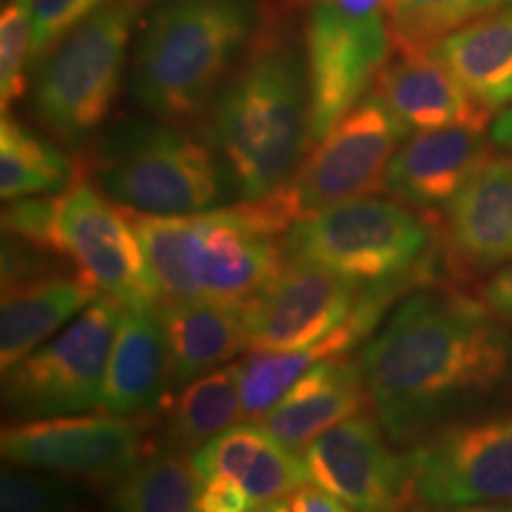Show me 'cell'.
Returning a JSON list of instances; mask_svg holds the SVG:
<instances>
[{"label": "cell", "instance_id": "277c9868", "mask_svg": "<svg viewBox=\"0 0 512 512\" xmlns=\"http://www.w3.org/2000/svg\"><path fill=\"white\" fill-rule=\"evenodd\" d=\"M259 22V0H155L133 55V100L174 124L204 117Z\"/></svg>", "mask_w": 512, "mask_h": 512}, {"label": "cell", "instance_id": "4316f807", "mask_svg": "<svg viewBox=\"0 0 512 512\" xmlns=\"http://www.w3.org/2000/svg\"><path fill=\"white\" fill-rule=\"evenodd\" d=\"M74 183V164L22 121L3 114L0 121V195L5 202L57 195Z\"/></svg>", "mask_w": 512, "mask_h": 512}, {"label": "cell", "instance_id": "8fae6325", "mask_svg": "<svg viewBox=\"0 0 512 512\" xmlns=\"http://www.w3.org/2000/svg\"><path fill=\"white\" fill-rule=\"evenodd\" d=\"M55 254L67 256L83 283L126 309H159L164 302L128 214L83 178L57 192Z\"/></svg>", "mask_w": 512, "mask_h": 512}, {"label": "cell", "instance_id": "f35d334b", "mask_svg": "<svg viewBox=\"0 0 512 512\" xmlns=\"http://www.w3.org/2000/svg\"><path fill=\"white\" fill-rule=\"evenodd\" d=\"M249 512H292V505L287 498H271V501L256 503Z\"/></svg>", "mask_w": 512, "mask_h": 512}, {"label": "cell", "instance_id": "e0dca14e", "mask_svg": "<svg viewBox=\"0 0 512 512\" xmlns=\"http://www.w3.org/2000/svg\"><path fill=\"white\" fill-rule=\"evenodd\" d=\"M373 93L408 133L451 126L486 128L491 107L477 100L444 62L425 53H401L377 74Z\"/></svg>", "mask_w": 512, "mask_h": 512}, {"label": "cell", "instance_id": "74e56055", "mask_svg": "<svg viewBox=\"0 0 512 512\" xmlns=\"http://www.w3.org/2000/svg\"><path fill=\"white\" fill-rule=\"evenodd\" d=\"M437 512H512V505L505 503H482V505H463V508H446Z\"/></svg>", "mask_w": 512, "mask_h": 512}, {"label": "cell", "instance_id": "cb8c5ba5", "mask_svg": "<svg viewBox=\"0 0 512 512\" xmlns=\"http://www.w3.org/2000/svg\"><path fill=\"white\" fill-rule=\"evenodd\" d=\"M432 53L486 107L512 102V8L472 19Z\"/></svg>", "mask_w": 512, "mask_h": 512}, {"label": "cell", "instance_id": "ffe728a7", "mask_svg": "<svg viewBox=\"0 0 512 512\" xmlns=\"http://www.w3.org/2000/svg\"><path fill=\"white\" fill-rule=\"evenodd\" d=\"M368 401L361 363L347 356L325 358L287 389L261 418V425L290 448H304Z\"/></svg>", "mask_w": 512, "mask_h": 512}, {"label": "cell", "instance_id": "4dcf8cb0", "mask_svg": "<svg viewBox=\"0 0 512 512\" xmlns=\"http://www.w3.org/2000/svg\"><path fill=\"white\" fill-rule=\"evenodd\" d=\"M107 0H36L31 62L50 53L74 27L100 10Z\"/></svg>", "mask_w": 512, "mask_h": 512}, {"label": "cell", "instance_id": "d590c367", "mask_svg": "<svg viewBox=\"0 0 512 512\" xmlns=\"http://www.w3.org/2000/svg\"><path fill=\"white\" fill-rule=\"evenodd\" d=\"M292 512H354L342 498L318 484H304L290 496Z\"/></svg>", "mask_w": 512, "mask_h": 512}, {"label": "cell", "instance_id": "836d02e7", "mask_svg": "<svg viewBox=\"0 0 512 512\" xmlns=\"http://www.w3.org/2000/svg\"><path fill=\"white\" fill-rule=\"evenodd\" d=\"M252 496L233 479H204L200 491V512H249Z\"/></svg>", "mask_w": 512, "mask_h": 512}, {"label": "cell", "instance_id": "8d00e7d4", "mask_svg": "<svg viewBox=\"0 0 512 512\" xmlns=\"http://www.w3.org/2000/svg\"><path fill=\"white\" fill-rule=\"evenodd\" d=\"M491 143L512 157V105L505 107L491 126Z\"/></svg>", "mask_w": 512, "mask_h": 512}, {"label": "cell", "instance_id": "603a6c76", "mask_svg": "<svg viewBox=\"0 0 512 512\" xmlns=\"http://www.w3.org/2000/svg\"><path fill=\"white\" fill-rule=\"evenodd\" d=\"M100 292L76 275L55 273L38 283L3 292L0 304V366L15 368L91 306Z\"/></svg>", "mask_w": 512, "mask_h": 512}, {"label": "cell", "instance_id": "ab89813d", "mask_svg": "<svg viewBox=\"0 0 512 512\" xmlns=\"http://www.w3.org/2000/svg\"><path fill=\"white\" fill-rule=\"evenodd\" d=\"M503 5H512V0H503Z\"/></svg>", "mask_w": 512, "mask_h": 512}, {"label": "cell", "instance_id": "e575fe53", "mask_svg": "<svg viewBox=\"0 0 512 512\" xmlns=\"http://www.w3.org/2000/svg\"><path fill=\"white\" fill-rule=\"evenodd\" d=\"M482 302L503 323L512 325V264H505L501 271L491 275L482 287Z\"/></svg>", "mask_w": 512, "mask_h": 512}, {"label": "cell", "instance_id": "83f0119b", "mask_svg": "<svg viewBox=\"0 0 512 512\" xmlns=\"http://www.w3.org/2000/svg\"><path fill=\"white\" fill-rule=\"evenodd\" d=\"M503 8V0H394L389 10L394 48L425 53L472 19Z\"/></svg>", "mask_w": 512, "mask_h": 512}, {"label": "cell", "instance_id": "8992f818", "mask_svg": "<svg viewBox=\"0 0 512 512\" xmlns=\"http://www.w3.org/2000/svg\"><path fill=\"white\" fill-rule=\"evenodd\" d=\"M437 228L399 200L361 197L313 211L283 235L285 259L309 261L361 287H425L434 268Z\"/></svg>", "mask_w": 512, "mask_h": 512}, {"label": "cell", "instance_id": "2e32d148", "mask_svg": "<svg viewBox=\"0 0 512 512\" xmlns=\"http://www.w3.org/2000/svg\"><path fill=\"white\" fill-rule=\"evenodd\" d=\"M489 157L486 128L451 126L413 133L392 157L384 192L418 211L448 209Z\"/></svg>", "mask_w": 512, "mask_h": 512}, {"label": "cell", "instance_id": "f546056e", "mask_svg": "<svg viewBox=\"0 0 512 512\" xmlns=\"http://www.w3.org/2000/svg\"><path fill=\"white\" fill-rule=\"evenodd\" d=\"M69 477L12 465L0 475V512H69L74 486Z\"/></svg>", "mask_w": 512, "mask_h": 512}, {"label": "cell", "instance_id": "5b68a950", "mask_svg": "<svg viewBox=\"0 0 512 512\" xmlns=\"http://www.w3.org/2000/svg\"><path fill=\"white\" fill-rule=\"evenodd\" d=\"M91 174L107 200L147 216L200 214L238 195L214 147L157 117L121 121L102 136Z\"/></svg>", "mask_w": 512, "mask_h": 512}, {"label": "cell", "instance_id": "ba28073f", "mask_svg": "<svg viewBox=\"0 0 512 512\" xmlns=\"http://www.w3.org/2000/svg\"><path fill=\"white\" fill-rule=\"evenodd\" d=\"M394 0H311L304 24L309 150L366 98L394 48Z\"/></svg>", "mask_w": 512, "mask_h": 512}, {"label": "cell", "instance_id": "30bf717a", "mask_svg": "<svg viewBox=\"0 0 512 512\" xmlns=\"http://www.w3.org/2000/svg\"><path fill=\"white\" fill-rule=\"evenodd\" d=\"M408 131L370 93L311 147L273 202L294 223L313 211L384 190V178Z\"/></svg>", "mask_w": 512, "mask_h": 512}, {"label": "cell", "instance_id": "3957f363", "mask_svg": "<svg viewBox=\"0 0 512 512\" xmlns=\"http://www.w3.org/2000/svg\"><path fill=\"white\" fill-rule=\"evenodd\" d=\"M164 299L245 306L283 266L292 226L273 197L188 216L128 211Z\"/></svg>", "mask_w": 512, "mask_h": 512}, {"label": "cell", "instance_id": "7c38bea8", "mask_svg": "<svg viewBox=\"0 0 512 512\" xmlns=\"http://www.w3.org/2000/svg\"><path fill=\"white\" fill-rule=\"evenodd\" d=\"M413 498L427 510L512 501V413L456 420L408 451Z\"/></svg>", "mask_w": 512, "mask_h": 512}, {"label": "cell", "instance_id": "1f68e13d", "mask_svg": "<svg viewBox=\"0 0 512 512\" xmlns=\"http://www.w3.org/2000/svg\"><path fill=\"white\" fill-rule=\"evenodd\" d=\"M57 195L22 197L3 209V233L55 254Z\"/></svg>", "mask_w": 512, "mask_h": 512}, {"label": "cell", "instance_id": "7a4b0ae2", "mask_svg": "<svg viewBox=\"0 0 512 512\" xmlns=\"http://www.w3.org/2000/svg\"><path fill=\"white\" fill-rule=\"evenodd\" d=\"M204 136L245 202L283 188L309 152V81L299 50L275 36L249 46L204 112Z\"/></svg>", "mask_w": 512, "mask_h": 512}, {"label": "cell", "instance_id": "4fadbf2b", "mask_svg": "<svg viewBox=\"0 0 512 512\" xmlns=\"http://www.w3.org/2000/svg\"><path fill=\"white\" fill-rule=\"evenodd\" d=\"M138 422L102 411L19 420L3 427L0 451L10 465L112 484L147 453Z\"/></svg>", "mask_w": 512, "mask_h": 512}, {"label": "cell", "instance_id": "7402d4cb", "mask_svg": "<svg viewBox=\"0 0 512 512\" xmlns=\"http://www.w3.org/2000/svg\"><path fill=\"white\" fill-rule=\"evenodd\" d=\"M157 311L169 342L174 389L228 366L242 351L252 349L242 306L202 299H164Z\"/></svg>", "mask_w": 512, "mask_h": 512}, {"label": "cell", "instance_id": "f1b7e54d", "mask_svg": "<svg viewBox=\"0 0 512 512\" xmlns=\"http://www.w3.org/2000/svg\"><path fill=\"white\" fill-rule=\"evenodd\" d=\"M36 0H5L0 15V102L3 112L27 91Z\"/></svg>", "mask_w": 512, "mask_h": 512}, {"label": "cell", "instance_id": "484cf974", "mask_svg": "<svg viewBox=\"0 0 512 512\" xmlns=\"http://www.w3.org/2000/svg\"><path fill=\"white\" fill-rule=\"evenodd\" d=\"M242 418L240 361L197 377L178 392L164 425V446L183 453L214 439Z\"/></svg>", "mask_w": 512, "mask_h": 512}, {"label": "cell", "instance_id": "52a82bcc", "mask_svg": "<svg viewBox=\"0 0 512 512\" xmlns=\"http://www.w3.org/2000/svg\"><path fill=\"white\" fill-rule=\"evenodd\" d=\"M155 0H107L50 50L31 88L43 128L76 143L110 114L124 76L126 50Z\"/></svg>", "mask_w": 512, "mask_h": 512}, {"label": "cell", "instance_id": "9a60e30c", "mask_svg": "<svg viewBox=\"0 0 512 512\" xmlns=\"http://www.w3.org/2000/svg\"><path fill=\"white\" fill-rule=\"evenodd\" d=\"M363 287L354 280L285 259L280 271L242 306L252 351L304 349L349 320Z\"/></svg>", "mask_w": 512, "mask_h": 512}, {"label": "cell", "instance_id": "ac0fdd59", "mask_svg": "<svg viewBox=\"0 0 512 512\" xmlns=\"http://www.w3.org/2000/svg\"><path fill=\"white\" fill-rule=\"evenodd\" d=\"M171 384V356L157 309H126L102 384L100 411L140 420L155 413Z\"/></svg>", "mask_w": 512, "mask_h": 512}, {"label": "cell", "instance_id": "6da1fadb", "mask_svg": "<svg viewBox=\"0 0 512 512\" xmlns=\"http://www.w3.org/2000/svg\"><path fill=\"white\" fill-rule=\"evenodd\" d=\"M358 363L387 439L418 444L512 382V332L470 294L425 287L396 304Z\"/></svg>", "mask_w": 512, "mask_h": 512}, {"label": "cell", "instance_id": "44dd1931", "mask_svg": "<svg viewBox=\"0 0 512 512\" xmlns=\"http://www.w3.org/2000/svg\"><path fill=\"white\" fill-rule=\"evenodd\" d=\"M192 463L202 479L238 482L254 503L290 498L299 486L311 482L304 458L256 422H242L216 434L192 453Z\"/></svg>", "mask_w": 512, "mask_h": 512}, {"label": "cell", "instance_id": "d6986e66", "mask_svg": "<svg viewBox=\"0 0 512 512\" xmlns=\"http://www.w3.org/2000/svg\"><path fill=\"white\" fill-rule=\"evenodd\" d=\"M446 240L463 266L512 264V157L491 155L446 209Z\"/></svg>", "mask_w": 512, "mask_h": 512}, {"label": "cell", "instance_id": "9c48e42d", "mask_svg": "<svg viewBox=\"0 0 512 512\" xmlns=\"http://www.w3.org/2000/svg\"><path fill=\"white\" fill-rule=\"evenodd\" d=\"M126 306L100 294L46 344L3 373V403L17 420L100 408L107 363Z\"/></svg>", "mask_w": 512, "mask_h": 512}, {"label": "cell", "instance_id": "d4e9b609", "mask_svg": "<svg viewBox=\"0 0 512 512\" xmlns=\"http://www.w3.org/2000/svg\"><path fill=\"white\" fill-rule=\"evenodd\" d=\"M204 479L192 453L164 446L145 453L126 475L112 482L110 512H200Z\"/></svg>", "mask_w": 512, "mask_h": 512}, {"label": "cell", "instance_id": "d6a6232c", "mask_svg": "<svg viewBox=\"0 0 512 512\" xmlns=\"http://www.w3.org/2000/svg\"><path fill=\"white\" fill-rule=\"evenodd\" d=\"M0 249H3V254H0V259H3V273H0L3 292L38 283V280L60 273L55 261L50 259L53 252L29 245V242L15 238V235L3 233V247Z\"/></svg>", "mask_w": 512, "mask_h": 512}, {"label": "cell", "instance_id": "5bb4252c", "mask_svg": "<svg viewBox=\"0 0 512 512\" xmlns=\"http://www.w3.org/2000/svg\"><path fill=\"white\" fill-rule=\"evenodd\" d=\"M313 484L342 498L354 512H406L413 470L406 453L387 444L375 415L358 413L320 434L302 451Z\"/></svg>", "mask_w": 512, "mask_h": 512}]
</instances>
